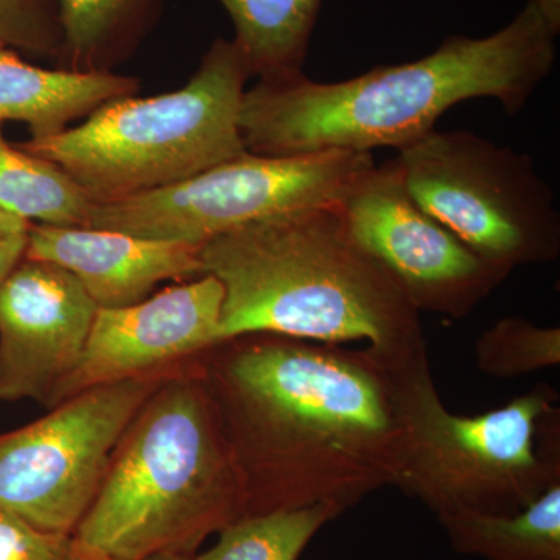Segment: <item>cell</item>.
I'll list each match as a JSON object with an SVG mask.
<instances>
[{"label":"cell","mask_w":560,"mask_h":560,"mask_svg":"<svg viewBox=\"0 0 560 560\" xmlns=\"http://www.w3.org/2000/svg\"><path fill=\"white\" fill-rule=\"evenodd\" d=\"M397 364L368 348L272 334L202 353L245 517L318 503L346 512L396 488L405 451Z\"/></svg>","instance_id":"1"},{"label":"cell","mask_w":560,"mask_h":560,"mask_svg":"<svg viewBox=\"0 0 560 560\" xmlns=\"http://www.w3.org/2000/svg\"><path fill=\"white\" fill-rule=\"evenodd\" d=\"M556 38L526 3L501 31L485 38L447 36L416 61L378 66L338 83L305 73L259 80L243 94V143L249 153L275 158L399 151L433 131L460 102L495 98L515 116L555 68Z\"/></svg>","instance_id":"2"},{"label":"cell","mask_w":560,"mask_h":560,"mask_svg":"<svg viewBox=\"0 0 560 560\" xmlns=\"http://www.w3.org/2000/svg\"><path fill=\"white\" fill-rule=\"evenodd\" d=\"M200 260L223 285L219 341H366L393 363L427 350L419 308L353 241L338 206L250 221L201 245Z\"/></svg>","instance_id":"3"},{"label":"cell","mask_w":560,"mask_h":560,"mask_svg":"<svg viewBox=\"0 0 560 560\" xmlns=\"http://www.w3.org/2000/svg\"><path fill=\"white\" fill-rule=\"evenodd\" d=\"M242 517L241 480L201 353L161 383L128 423L75 536L113 560L197 555Z\"/></svg>","instance_id":"4"},{"label":"cell","mask_w":560,"mask_h":560,"mask_svg":"<svg viewBox=\"0 0 560 560\" xmlns=\"http://www.w3.org/2000/svg\"><path fill=\"white\" fill-rule=\"evenodd\" d=\"M249 77L234 40L219 38L180 90L116 98L77 127L18 147L58 165L94 205L127 200L248 151L238 117Z\"/></svg>","instance_id":"5"},{"label":"cell","mask_w":560,"mask_h":560,"mask_svg":"<svg viewBox=\"0 0 560 560\" xmlns=\"http://www.w3.org/2000/svg\"><path fill=\"white\" fill-rule=\"evenodd\" d=\"M405 451L396 488L434 515L517 514L560 481L555 389L539 385L485 415H453L434 385L429 353L396 366Z\"/></svg>","instance_id":"6"},{"label":"cell","mask_w":560,"mask_h":560,"mask_svg":"<svg viewBox=\"0 0 560 560\" xmlns=\"http://www.w3.org/2000/svg\"><path fill=\"white\" fill-rule=\"evenodd\" d=\"M396 161L420 208L482 259L510 272L558 259L555 194L526 154L470 131L433 130Z\"/></svg>","instance_id":"7"},{"label":"cell","mask_w":560,"mask_h":560,"mask_svg":"<svg viewBox=\"0 0 560 560\" xmlns=\"http://www.w3.org/2000/svg\"><path fill=\"white\" fill-rule=\"evenodd\" d=\"M375 162L371 153L242 156L189 179L116 202L94 205L88 228L201 246L250 221L338 206Z\"/></svg>","instance_id":"8"},{"label":"cell","mask_w":560,"mask_h":560,"mask_svg":"<svg viewBox=\"0 0 560 560\" xmlns=\"http://www.w3.org/2000/svg\"><path fill=\"white\" fill-rule=\"evenodd\" d=\"M187 363L81 390L35 422L0 433V512L47 533L75 534L128 423Z\"/></svg>","instance_id":"9"},{"label":"cell","mask_w":560,"mask_h":560,"mask_svg":"<svg viewBox=\"0 0 560 560\" xmlns=\"http://www.w3.org/2000/svg\"><path fill=\"white\" fill-rule=\"evenodd\" d=\"M338 209L353 241L393 276L419 312L463 318L511 275L420 208L396 158L363 173Z\"/></svg>","instance_id":"10"},{"label":"cell","mask_w":560,"mask_h":560,"mask_svg":"<svg viewBox=\"0 0 560 560\" xmlns=\"http://www.w3.org/2000/svg\"><path fill=\"white\" fill-rule=\"evenodd\" d=\"M224 291L205 275L119 308H97L83 355L49 404L81 390L173 370L219 342Z\"/></svg>","instance_id":"11"},{"label":"cell","mask_w":560,"mask_h":560,"mask_svg":"<svg viewBox=\"0 0 560 560\" xmlns=\"http://www.w3.org/2000/svg\"><path fill=\"white\" fill-rule=\"evenodd\" d=\"M97 308L72 272L24 254L0 285V401L49 408L83 355Z\"/></svg>","instance_id":"12"},{"label":"cell","mask_w":560,"mask_h":560,"mask_svg":"<svg viewBox=\"0 0 560 560\" xmlns=\"http://www.w3.org/2000/svg\"><path fill=\"white\" fill-rule=\"evenodd\" d=\"M25 257L72 272L98 308L127 307L147 300L162 282L205 276L200 246L95 228L32 223Z\"/></svg>","instance_id":"13"},{"label":"cell","mask_w":560,"mask_h":560,"mask_svg":"<svg viewBox=\"0 0 560 560\" xmlns=\"http://www.w3.org/2000/svg\"><path fill=\"white\" fill-rule=\"evenodd\" d=\"M139 90L136 77L38 68L0 47V124L21 121L33 140L60 135L73 120Z\"/></svg>","instance_id":"14"},{"label":"cell","mask_w":560,"mask_h":560,"mask_svg":"<svg viewBox=\"0 0 560 560\" xmlns=\"http://www.w3.org/2000/svg\"><path fill=\"white\" fill-rule=\"evenodd\" d=\"M62 32L57 69L108 73L130 60L160 20L164 0H57Z\"/></svg>","instance_id":"15"},{"label":"cell","mask_w":560,"mask_h":560,"mask_svg":"<svg viewBox=\"0 0 560 560\" xmlns=\"http://www.w3.org/2000/svg\"><path fill=\"white\" fill-rule=\"evenodd\" d=\"M234 24V44L250 77L290 79L304 73L323 0H219Z\"/></svg>","instance_id":"16"},{"label":"cell","mask_w":560,"mask_h":560,"mask_svg":"<svg viewBox=\"0 0 560 560\" xmlns=\"http://www.w3.org/2000/svg\"><path fill=\"white\" fill-rule=\"evenodd\" d=\"M453 551L485 560H560V481L512 515H438Z\"/></svg>","instance_id":"17"},{"label":"cell","mask_w":560,"mask_h":560,"mask_svg":"<svg viewBox=\"0 0 560 560\" xmlns=\"http://www.w3.org/2000/svg\"><path fill=\"white\" fill-rule=\"evenodd\" d=\"M0 208L31 223L88 228L94 202L58 165L7 142L0 124Z\"/></svg>","instance_id":"18"},{"label":"cell","mask_w":560,"mask_h":560,"mask_svg":"<svg viewBox=\"0 0 560 560\" xmlns=\"http://www.w3.org/2000/svg\"><path fill=\"white\" fill-rule=\"evenodd\" d=\"M341 514L335 504L318 503L248 515L221 529L215 545L198 551L195 560H300L313 537Z\"/></svg>","instance_id":"19"},{"label":"cell","mask_w":560,"mask_h":560,"mask_svg":"<svg viewBox=\"0 0 560 560\" xmlns=\"http://www.w3.org/2000/svg\"><path fill=\"white\" fill-rule=\"evenodd\" d=\"M478 370L495 378H515L560 364L559 327H539L522 318H503L481 334L475 346Z\"/></svg>","instance_id":"20"},{"label":"cell","mask_w":560,"mask_h":560,"mask_svg":"<svg viewBox=\"0 0 560 560\" xmlns=\"http://www.w3.org/2000/svg\"><path fill=\"white\" fill-rule=\"evenodd\" d=\"M61 44L57 0H0V47L57 62Z\"/></svg>","instance_id":"21"},{"label":"cell","mask_w":560,"mask_h":560,"mask_svg":"<svg viewBox=\"0 0 560 560\" xmlns=\"http://www.w3.org/2000/svg\"><path fill=\"white\" fill-rule=\"evenodd\" d=\"M0 560H113L75 534L47 533L0 512Z\"/></svg>","instance_id":"22"},{"label":"cell","mask_w":560,"mask_h":560,"mask_svg":"<svg viewBox=\"0 0 560 560\" xmlns=\"http://www.w3.org/2000/svg\"><path fill=\"white\" fill-rule=\"evenodd\" d=\"M25 246H27V235L0 238V285L24 257Z\"/></svg>","instance_id":"23"},{"label":"cell","mask_w":560,"mask_h":560,"mask_svg":"<svg viewBox=\"0 0 560 560\" xmlns=\"http://www.w3.org/2000/svg\"><path fill=\"white\" fill-rule=\"evenodd\" d=\"M31 221L13 215L9 210L0 208V238L20 237L27 235Z\"/></svg>","instance_id":"24"},{"label":"cell","mask_w":560,"mask_h":560,"mask_svg":"<svg viewBox=\"0 0 560 560\" xmlns=\"http://www.w3.org/2000/svg\"><path fill=\"white\" fill-rule=\"evenodd\" d=\"M556 36L560 33V0H528Z\"/></svg>","instance_id":"25"},{"label":"cell","mask_w":560,"mask_h":560,"mask_svg":"<svg viewBox=\"0 0 560 560\" xmlns=\"http://www.w3.org/2000/svg\"><path fill=\"white\" fill-rule=\"evenodd\" d=\"M145 560H195V555H178V552H161Z\"/></svg>","instance_id":"26"}]
</instances>
